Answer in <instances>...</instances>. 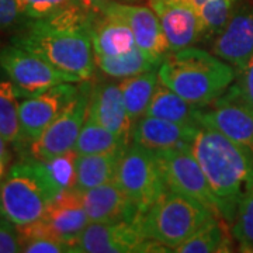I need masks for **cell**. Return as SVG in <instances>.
Instances as JSON below:
<instances>
[{
  "instance_id": "cell-1",
  "label": "cell",
  "mask_w": 253,
  "mask_h": 253,
  "mask_svg": "<svg viewBox=\"0 0 253 253\" xmlns=\"http://www.w3.org/2000/svg\"><path fill=\"white\" fill-rule=\"evenodd\" d=\"M96 14L68 4L49 17L26 21L10 42L44 58L62 72L87 81L96 65L90 34Z\"/></svg>"
},
{
  "instance_id": "cell-2",
  "label": "cell",
  "mask_w": 253,
  "mask_h": 253,
  "mask_svg": "<svg viewBox=\"0 0 253 253\" xmlns=\"http://www.w3.org/2000/svg\"><path fill=\"white\" fill-rule=\"evenodd\" d=\"M190 151L215 196L219 217L232 225L241 199L253 181V152L208 126L200 128Z\"/></svg>"
},
{
  "instance_id": "cell-3",
  "label": "cell",
  "mask_w": 253,
  "mask_h": 253,
  "mask_svg": "<svg viewBox=\"0 0 253 253\" xmlns=\"http://www.w3.org/2000/svg\"><path fill=\"white\" fill-rule=\"evenodd\" d=\"M235 78L232 65L196 46L169 52L159 66L163 86L201 107L219 99Z\"/></svg>"
},
{
  "instance_id": "cell-4",
  "label": "cell",
  "mask_w": 253,
  "mask_h": 253,
  "mask_svg": "<svg viewBox=\"0 0 253 253\" xmlns=\"http://www.w3.org/2000/svg\"><path fill=\"white\" fill-rule=\"evenodd\" d=\"M63 190L45 162L14 163L0 183V215L17 226L36 224Z\"/></svg>"
},
{
  "instance_id": "cell-5",
  "label": "cell",
  "mask_w": 253,
  "mask_h": 253,
  "mask_svg": "<svg viewBox=\"0 0 253 253\" xmlns=\"http://www.w3.org/2000/svg\"><path fill=\"white\" fill-rule=\"evenodd\" d=\"M212 217L218 215L201 203L168 190L136 224L145 238L173 252Z\"/></svg>"
},
{
  "instance_id": "cell-6",
  "label": "cell",
  "mask_w": 253,
  "mask_h": 253,
  "mask_svg": "<svg viewBox=\"0 0 253 253\" xmlns=\"http://www.w3.org/2000/svg\"><path fill=\"white\" fill-rule=\"evenodd\" d=\"M114 180L134 201L141 214L168 191L154 151L134 142L126 146Z\"/></svg>"
},
{
  "instance_id": "cell-7",
  "label": "cell",
  "mask_w": 253,
  "mask_h": 253,
  "mask_svg": "<svg viewBox=\"0 0 253 253\" xmlns=\"http://www.w3.org/2000/svg\"><path fill=\"white\" fill-rule=\"evenodd\" d=\"M0 71L14 83L20 99L33 97L65 82H83L81 78L56 69L44 58L11 42L0 46Z\"/></svg>"
},
{
  "instance_id": "cell-8",
  "label": "cell",
  "mask_w": 253,
  "mask_h": 253,
  "mask_svg": "<svg viewBox=\"0 0 253 253\" xmlns=\"http://www.w3.org/2000/svg\"><path fill=\"white\" fill-rule=\"evenodd\" d=\"M91 89L90 83L81 82L79 91L69 106L56 117L36 142L30 145L34 159L48 162L72 154L89 113Z\"/></svg>"
},
{
  "instance_id": "cell-9",
  "label": "cell",
  "mask_w": 253,
  "mask_h": 253,
  "mask_svg": "<svg viewBox=\"0 0 253 253\" xmlns=\"http://www.w3.org/2000/svg\"><path fill=\"white\" fill-rule=\"evenodd\" d=\"M155 156L168 190L199 201L219 217L215 196L190 148L155 151Z\"/></svg>"
},
{
  "instance_id": "cell-10",
  "label": "cell",
  "mask_w": 253,
  "mask_h": 253,
  "mask_svg": "<svg viewBox=\"0 0 253 253\" xmlns=\"http://www.w3.org/2000/svg\"><path fill=\"white\" fill-rule=\"evenodd\" d=\"M89 217L82 203V196L73 187L63 190L62 193L51 203L45 215L36 224L18 226L20 235H48L71 245L73 249L76 242L89 225ZM76 253V251H75Z\"/></svg>"
},
{
  "instance_id": "cell-11",
  "label": "cell",
  "mask_w": 253,
  "mask_h": 253,
  "mask_svg": "<svg viewBox=\"0 0 253 253\" xmlns=\"http://www.w3.org/2000/svg\"><path fill=\"white\" fill-rule=\"evenodd\" d=\"M200 126L217 129L253 152V106L236 86L229 87L219 99L203 109Z\"/></svg>"
},
{
  "instance_id": "cell-12",
  "label": "cell",
  "mask_w": 253,
  "mask_h": 253,
  "mask_svg": "<svg viewBox=\"0 0 253 253\" xmlns=\"http://www.w3.org/2000/svg\"><path fill=\"white\" fill-rule=\"evenodd\" d=\"M159 244L145 238L135 222H89L79 236L76 253L152 252ZM166 252V249H162Z\"/></svg>"
},
{
  "instance_id": "cell-13",
  "label": "cell",
  "mask_w": 253,
  "mask_h": 253,
  "mask_svg": "<svg viewBox=\"0 0 253 253\" xmlns=\"http://www.w3.org/2000/svg\"><path fill=\"white\" fill-rule=\"evenodd\" d=\"M79 87L81 86L76 83L65 82L33 97L21 99L18 109L20 124L27 146L36 142L56 117L69 106V103L78 94Z\"/></svg>"
},
{
  "instance_id": "cell-14",
  "label": "cell",
  "mask_w": 253,
  "mask_h": 253,
  "mask_svg": "<svg viewBox=\"0 0 253 253\" xmlns=\"http://www.w3.org/2000/svg\"><path fill=\"white\" fill-rule=\"evenodd\" d=\"M149 7L161 21L169 52L194 45L203 37L199 13L189 0H149Z\"/></svg>"
},
{
  "instance_id": "cell-15",
  "label": "cell",
  "mask_w": 253,
  "mask_h": 253,
  "mask_svg": "<svg viewBox=\"0 0 253 253\" xmlns=\"http://www.w3.org/2000/svg\"><path fill=\"white\" fill-rule=\"evenodd\" d=\"M97 11L123 20L131 28L135 37L136 45L146 52L158 56H166L169 54V46L162 31L161 21L149 6L126 4L107 0L100 4Z\"/></svg>"
},
{
  "instance_id": "cell-16",
  "label": "cell",
  "mask_w": 253,
  "mask_h": 253,
  "mask_svg": "<svg viewBox=\"0 0 253 253\" xmlns=\"http://www.w3.org/2000/svg\"><path fill=\"white\" fill-rule=\"evenodd\" d=\"M201 126L177 124L163 118L142 116L131 128V142L151 151L186 149L197 135Z\"/></svg>"
},
{
  "instance_id": "cell-17",
  "label": "cell",
  "mask_w": 253,
  "mask_h": 253,
  "mask_svg": "<svg viewBox=\"0 0 253 253\" xmlns=\"http://www.w3.org/2000/svg\"><path fill=\"white\" fill-rule=\"evenodd\" d=\"M81 196L90 222H135L141 215L139 208L116 180L83 191Z\"/></svg>"
},
{
  "instance_id": "cell-18",
  "label": "cell",
  "mask_w": 253,
  "mask_h": 253,
  "mask_svg": "<svg viewBox=\"0 0 253 253\" xmlns=\"http://www.w3.org/2000/svg\"><path fill=\"white\" fill-rule=\"evenodd\" d=\"M211 52L241 71L253 56V10L234 13L218 34Z\"/></svg>"
},
{
  "instance_id": "cell-19",
  "label": "cell",
  "mask_w": 253,
  "mask_h": 253,
  "mask_svg": "<svg viewBox=\"0 0 253 253\" xmlns=\"http://www.w3.org/2000/svg\"><path fill=\"white\" fill-rule=\"evenodd\" d=\"M89 116L100 126L131 142L132 121L126 111L120 82L100 83L91 89Z\"/></svg>"
},
{
  "instance_id": "cell-20",
  "label": "cell",
  "mask_w": 253,
  "mask_h": 253,
  "mask_svg": "<svg viewBox=\"0 0 253 253\" xmlns=\"http://www.w3.org/2000/svg\"><path fill=\"white\" fill-rule=\"evenodd\" d=\"M126 146H120L101 154H73V189L83 193L114 180Z\"/></svg>"
},
{
  "instance_id": "cell-21",
  "label": "cell",
  "mask_w": 253,
  "mask_h": 253,
  "mask_svg": "<svg viewBox=\"0 0 253 253\" xmlns=\"http://www.w3.org/2000/svg\"><path fill=\"white\" fill-rule=\"evenodd\" d=\"M91 26V42L94 55L116 56L124 54L136 45L131 28L123 20L99 13Z\"/></svg>"
},
{
  "instance_id": "cell-22",
  "label": "cell",
  "mask_w": 253,
  "mask_h": 253,
  "mask_svg": "<svg viewBox=\"0 0 253 253\" xmlns=\"http://www.w3.org/2000/svg\"><path fill=\"white\" fill-rule=\"evenodd\" d=\"M204 107L191 103L176 91L163 86L162 83L158 86L151 104L146 110L145 116L163 118L168 121H173L177 124H189V126H200V114Z\"/></svg>"
},
{
  "instance_id": "cell-23",
  "label": "cell",
  "mask_w": 253,
  "mask_h": 253,
  "mask_svg": "<svg viewBox=\"0 0 253 253\" xmlns=\"http://www.w3.org/2000/svg\"><path fill=\"white\" fill-rule=\"evenodd\" d=\"M94 59L97 68L104 75L123 81L152 69H159L165 56L149 54L142 48L135 45L124 54L116 55V56L94 55Z\"/></svg>"
},
{
  "instance_id": "cell-24",
  "label": "cell",
  "mask_w": 253,
  "mask_h": 253,
  "mask_svg": "<svg viewBox=\"0 0 253 253\" xmlns=\"http://www.w3.org/2000/svg\"><path fill=\"white\" fill-rule=\"evenodd\" d=\"M20 96L14 83L0 72V134L17 149L26 148L20 124Z\"/></svg>"
},
{
  "instance_id": "cell-25",
  "label": "cell",
  "mask_w": 253,
  "mask_h": 253,
  "mask_svg": "<svg viewBox=\"0 0 253 253\" xmlns=\"http://www.w3.org/2000/svg\"><path fill=\"white\" fill-rule=\"evenodd\" d=\"M159 83V69H152L120 81L126 111L132 124L145 116Z\"/></svg>"
},
{
  "instance_id": "cell-26",
  "label": "cell",
  "mask_w": 253,
  "mask_h": 253,
  "mask_svg": "<svg viewBox=\"0 0 253 253\" xmlns=\"http://www.w3.org/2000/svg\"><path fill=\"white\" fill-rule=\"evenodd\" d=\"M126 145H129V141L116 135L110 129L100 126L99 123L87 113L86 121L83 124L79 138L73 148V154H101V152H109L111 149H116L120 146H126Z\"/></svg>"
},
{
  "instance_id": "cell-27",
  "label": "cell",
  "mask_w": 253,
  "mask_h": 253,
  "mask_svg": "<svg viewBox=\"0 0 253 253\" xmlns=\"http://www.w3.org/2000/svg\"><path fill=\"white\" fill-rule=\"evenodd\" d=\"M231 244L226 236L225 228L221 225L219 217H212L187 241L177 246L176 253H218L229 252Z\"/></svg>"
},
{
  "instance_id": "cell-28",
  "label": "cell",
  "mask_w": 253,
  "mask_h": 253,
  "mask_svg": "<svg viewBox=\"0 0 253 253\" xmlns=\"http://www.w3.org/2000/svg\"><path fill=\"white\" fill-rule=\"evenodd\" d=\"M232 236L238 242L241 252L253 253V181L238 206L232 222Z\"/></svg>"
},
{
  "instance_id": "cell-29",
  "label": "cell",
  "mask_w": 253,
  "mask_h": 253,
  "mask_svg": "<svg viewBox=\"0 0 253 253\" xmlns=\"http://www.w3.org/2000/svg\"><path fill=\"white\" fill-rule=\"evenodd\" d=\"M235 3L236 0H208L197 9L203 36H218L232 17Z\"/></svg>"
},
{
  "instance_id": "cell-30",
  "label": "cell",
  "mask_w": 253,
  "mask_h": 253,
  "mask_svg": "<svg viewBox=\"0 0 253 253\" xmlns=\"http://www.w3.org/2000/svg\"><path fill=\"white\" fill-rule=\"evenodd\" d=\"M21 252L26 253H75L71 245L48 235L21 236Z\"/></svg>"
},
{
  "instance_id": "cell-31",
  "label": "cell",
  "mask_w": 253,
  "mask_h": 253,
  "mask_svg": "<svg viewBox=\"0 0 253 253\" xmlns=\"http://www.w3.org/2000/svg\"><path fill=\"white\" fill-rule=\"evenodd\" d=\"M18 3L28 20H41L66 7L71 0H18Z\"/></svg>"
},
{
  "instance_id": "cell-32",
  "label": "cell",
  "mask_w": 253,
  "mask_h": 253,
  "mask_svg": "<svg viewBox=\"0 0 253 253\" xmlns=\"http://www.w3.org/2000/svg\"><path fill=\"white\" fill-rule=\"evenodd\" d=\"M21 252V235L18 226L0 215V253Z\"/></svg>"
},
{
  "instance_id": "cell-33",
  "label": "cell",
  "mask_w": 253,
  "mask_h": 253,
  "mask_svg": "<svg viewBox=\"0 0 253 253\" xmlns=\"http://www.w3.org/2000/svg\"><path fill=\"white\" fill-rule=\"evenodd\" d=\"M28 18L24 16L18 0H0V30L20 27Z\"/></svg>"
},
{
  "instance_id": "cell-34",
  "label": "cell",
  "mask_w": 253,
  "mask_h": 253,
  "mask_svg": "<svg viewBox=\"0 0 253 253\" xmlns=\"http://www.w3.org/2000/svg\"><path fill=\"white\" fill-rule=\"evenodd\" d=\"M235 86L245 99L253 106V56L239 71V78Z\"/></svg>"
},
{
  "instance_id": "cell-35",
  "label": "cell",
  "mask_w": 253,
  "mask_h": 253,
  "mask_svg": "<svg viewBox=\"0 0 253 253\" xmlns=\"http://www.w3.org/2000/svg\"><path fill=\"white\" fill-rule=\"evenodd\" d=\"M107 0H71L69 4L78 6L83 10H89V11H97L100 4H103Z\"/></svg>"
},
{
  "instance_id": "cell-36",
  "label": "cell",
  "mask_w": 253,
  "mask_h": 253,
  "mask_svg": "<svg viewBox=\"0 0 253 253\" xmlns=\"http://www.w3.org/2000/svg\"><path fill=\"white\" fill-rule=\"evenodd\" d=\"M9 142L3 138V135L0 134V159L3 162H10V151H9Z\"/></svg>"
},
{
  "instance_id": "cell-37",
  "label": "cell",
  "mask_w": 253,
  "mask_h": 253,
  "mask_svg": "<svg viewBox=\"0 0 253 253\" xmlns=\"http://www.w3.org/2000/svg\"><path fill=\"white\" fill-rule=\"evenodd\" d=\"M6 166H7V163L3 162L1 159H0V183L3 180V177H4V172H6Z\"/></svg>"
}]
</instances>
